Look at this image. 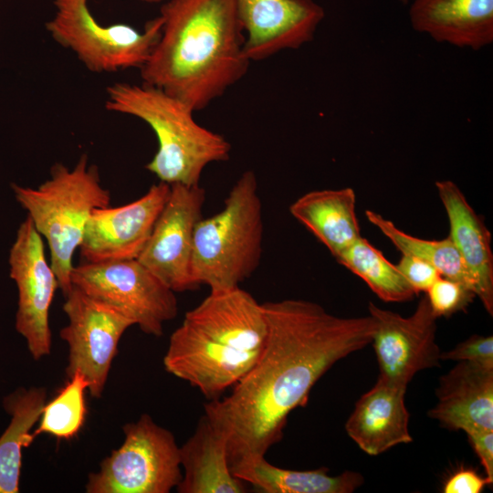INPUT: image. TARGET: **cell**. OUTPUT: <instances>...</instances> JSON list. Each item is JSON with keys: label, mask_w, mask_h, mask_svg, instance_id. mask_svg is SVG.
Instances as JSON below:
<instances>
[{"label": "cell", "mask_w": 493, "mask_h": 493, "mask_svg": "<svg viewBox=\"0 0 493 493\" xmlns=\"http://www.w3.org/2000/svg\"><path fill=\"white\" fill-rule=\"evenodd\" d=\"M124 441L90 473L87 493H169L183 477L173 434L143 414L122 427Z\"/></svg>", "instance_id": "ba28073f"}, {"label": "cell", "mask_w": 493, "mask_h": 493, "mask_svg": "<svg viewBox=\"0 0 493 493\" xmlns=\"http://www.w3.org/2000/svg\"><path fill=\"white\" fill-rule=\"evenodd\" d=\"M67 384L41 412L35 435L48 434L58 439L69 440L82 428L86 418L85 392L89 383L85 376L75 372Z\"/></svg>", "instance_id": "484cf974"}, {"label": "cell", "mask_w": 493, "mask_h": 493, "mask_svg": "<svg viewBox=\"0 0 493 493\" xmlns=\"http://www.w3.org/2000/svg\"><path fill=\"white\" fill-rule=\"evenodd\" d=\"M489 484L486 477H481L471 468H462L454 473L445 483V493H480Z\"/></svg>", "instance_id": "f546056e"}, {"label": "cell", "mask_w": 493, "mask_h": 493, "mask_svg": "<svg viewBox=\"0 0 493 493\" xmlns=\"http://www.w3.org/2000/svg\"><path fill=\"white\" fill-rule=\"evenodd\" d=\"M435 188L449 222L448 236L474 278L477 297L493 315V253L491 234L467 202L460 188L450 180L435 182Z\"/></svg>", "instance_id": "d6986e66"}, {"label": "cell", "mask_w": 493, "mask_h": 493, "mask_svg": "<svg viewBox=\"0 0 493 493\" xmlns=\"http://www.w3.org/2000/svg\"><path fill=\"white\" fill-rule=\"evenodd\" d=\"M245 53L259 61L311 41L325 12L314 0H235Z\"/></svg>", "instance_id": "9a60e30c"}, {"label": "cell", "mask_w": 493, "mask_h": 493, "mask_svg": "<svg viewBox=\"0 0 493 493\" xmlns=\"http://www.w3.org/2000/svg\"><path fill=\"white\" fill-rule=\"evenodd\" d=\"M9 273L17 288L16 330L34 360L49 355V309L58 281L45 254L43 237L28 216L19 225L9 251Z\"/></svg>", "instance_id": "8fae6325"}, {"label": "cell", "mask_w": 493, "mask_h": 493, "mask_svg": "<svg viewBox=\"0 0 493 493\" xmlns=\"http://www.w3.org/2000/svg\"><path fill=\"white\" fill-rule=\"evenodd\" d=\"M226 431L207 414L199 419L194 434L180 446L183 477L179 493H243L246 482L230 469Z\"/></svg>", "instance_id": "ffe728a7"}, {"label": "cell", "mask_w": 493, "mask_h": 493, "mask_svg": "<svg viewBox=\"0 0 493 493\" xmlns=\"http://www.w3.org/2000/svg\"><path fill=\"white\" fill-rule=\"evenodd\" d=\"M368 310L376 323L371 343L378 362V379L406 389L417 372L439 366L441 351L435 342L437 317L426 296L409 317L372 302H369Z\"/></svg>", "instance_id": "7c38bea8"}, {"label": "cell", "mask_w": 493, "mask_h": 493, "mask_svg": "<svg viewBox=\"0 0 493 493\" xmlns=\"http://www.w3.org/2000/svg\"><path fill=\"white\" fill-rule=\"evenodd\" d=\"M262 305L267 335L257 361L229 395L205 404V413L227 433L229 466L265 456L315 383L337 362L370 344L376 329L370 315L339 317L309 300Z\"/></svg>", "instance_id": "6da1fadb"}, {"label": "cell", "mask_w": 493, "mask_h": 493, "mask_svg": "<svg viewBox=\"0 0 493 493\" xmlns=\"http://www.w3.org/2000/svg\"><path fill=\"white\" fill-rule=\"evenodd\" d=\"M301 223L336 257L361 236L352 188L324 189L304 194L289 206Z\"/></svg>", "instance_id": "44dd1931"}, {"label": "cell", "mask_w": 493, "mask_h": 493, "mask_svg": "<svg viewBox=\"0 0 493 493\" xmlns=\"http://www.w3.org/2000/svg\"><path fill=\"white\" fill-rule=\"evenodd\" d=\"M171 185L159 182L137 200L96 209L79 246L82 262L137 259L170 195Z\"/></svg>", "instance_id": "5bb4252c"}, {"label": "cell", "mask_w": 493, "mask_h": 493, "mask_svg": "<svg viewBox=\"0 0 493 493\" xmlns=\"http://www.w3.org/2000/svg\"><path fill=\"white\" fill-rule=\"evenodd\" d=\"M398 1L404 5H406L409 2V0H398Z\"/></svg>", "instance_id": "d6a6232c"}, {"label": "cell", "mask_w": 493, "mask_h": 493, "mask_svg": "<svg viewBox=\"0 0 493 493\" xmlns=\"http://www.w3.org/2000/svg\"><path fill=\"white\" fill-rule=\"evenodd\" d=\"M140 1L146 2V3H159L163 0H140Z\"/></svg>", "instance_id": "1f68e13d"}, {"label": "cell", "mask_w": 493, "mask_h": 493, "mask_svg": "<svg viewBox=\"0 0 493 493\" xmlns=\"http://www.w3.org/2000/svg\"><path fill=\"white\" fill-rule=\"evenodd\" d=\"M428 416L451 431H493V367L458 362L441 376Z\"/></svg>", "instance_id": "2e32d148"}, {"label": "cell", "mask_w": 493, "mask_h": 493, "mask_svg": "<svg viewBox=\"0 0 493 493\" xmlns=\"http://www.w3.org/2000/svg\"><path fill=\"white\" fill-rule=\"evenodd\" d=\"M468 441L484 467L489 484L493 482V431H477L467 434Z\"/></svg>", "instance_id": "4dcf8cb0"}, {"label": "cell", "mask_w": 493, "mask_h": 493, "mask_svg": "<svg viewBox=\"0 0 493 493\" xmlns=\"http://www.w3.org/2000/svg\"><path fill=\"white\" fill-rule=\"evenodd\" d=\"M54 5L55 15L46 24L48 34L91 72L140 69L161 36L160 15L139 31L126 24H100L90 13L88 0H55Z\"/></svg>", "instance_id": "52a82bcc"}, {"label": "cell", "mask_w": 493, "mask_h": 493, "mask_svg": "<svg viewBox=\"0 0 493 493\" xmlns=\"http://www.w3.org/2000/svg\"><path fill=\"white\" fill-rule=\"evenodd\" d=\"M267 335L263 305L250 293L240 287L210 291L171 334L164 369L217 399L253 367Z\"/></svg>", "instance_id": "3957f363"}, {"label": "cell", "mask_w": 493, "mask_h": 493, "mask_svg": "<svg viewBox=\"0 0 493 493\" xmlns=\"http://www.w3.org/2000/svg\"><path fill=\"white\" fill-rule=\"evenodd\" d=\"M152 234L137 258L174 292L196 289L192 279L194 233L203 217L205 191L173 184Z\"/></svg>", "instance_id": "4fadbf2b"}, {"label": "cell", "mask_w": 493, "mask_h": 493, "mask_svg": "<svg viewBox=\"0 0 493 493\" xmlns=\"http://www.w3.org/2000/svg\"><path fill=\"white\" fill-rule=\"evenodd\" d=\"M335 259L361 278L385 302L411 300L416 294L396 265L366 238L361 236Z\"/></svg>", "instance_id": "d4e9b609"}, {"label": "cell", "mask_w": 493, "mask_h": 493, "mask_svg": "<svg viewBox=\"0 0 493 493\" xmlns=\"http://www.w3.org/2000/svg\"><path fill=\"white\" fill-rule=\"evenodd\" d=\"M405 388L378 379L356 402L345 430L367 455L377 456L390 448L413 441Z\"/></svg>", "instance_id": "e0dca14e"}, {"label": "cell", "mask_w": 493, "mask_h": 493, "mask_svg": "<svg viewBox=\"0 0 493 493\" xmlns=\"http://www.w3.org/2000/svg\"><path fill=\"white\" fill-rule=\"evenodd\" d=\"M105 108L136 117L153 131L158 148L145 168L160 182L197 185L208 164L229 159L230 142L198 124L189 106L160 88L113 83L107 88Z\"/></svg>", "instance_id": "277c9868"}, {"label": "cell", "mask_w": 493, "mask_h": 493, "mask_svg": "<svg viewBox=\"0 0 493 493\" xmlns=\"http://www.w3.org/2000/svg\"><path fill=\"white\" fill-rule=\"evenodd\" d=\"M396 267L416 294L426 292L441 276L432 265L411 255L403 254Z\"/></svg>", "instance_id": "f1b7e54d"}, {"label": "cell", "mask_w": 493, "mask_h": 493, "mask_svg": "<svg viewBox=\"0 0 493 493\" xmlns=\"http://www.w3.org/2000/svg\"><path fill=\"white\" fill-rule=\"evenodd\" d=\"M18 204L36 230L47 242L50 265L64 296L72 288L73 256L86 224L98 208L110 205V194L99 168L82 154L73 168L55 163L50 176L36 188L12 184Z\"/></svg>", "instance_id": "5b68a950"}, {"label": "cell", "mask_w": 493, "mask_h": 493, "mask_svg": "<svg viewBox=\"0 0 493 493\" xmlns=\"http://www.w3.org/2000/svg\"><path fill=\"white\" fill-rule=\"evenodd\" d=\"M232 474L262 493H351L363 477L354 471L331 476L328 467L291 470L276 467L264 456L241 459L230 466Z\"/></svg>", "instance_id": "7402d4cb"}, {"label": "cell", "mask_w": 493, "mask_h": 493, "mask_svg": "<svg viewBox=\"0 0 493 493\" xmlns=\"http://www.w3.org/2000/svg\"><path fill=\"white\" fill-rule=\"evenodd\" d=\"M71 283L154 337L178 312L175 292L138 259L82 262L74 266Z\"/></svg>", "instance_id": "9c48e42d"}, {"label": "cell", "mask_w": 493, "mask_h": 493, "mask_svg": "<svg viewBox=\"0 0 493 493\" xmlns=\"http://www.w3.org/2000/svg\"><path fill=\"white\" fill-rule=\"evenodd\" d=\"M441 360L470 362L493 367V337L472 335L450 351L441 352Z\"/></svg>", "instance_id": "83f0119b"}, {"label": "cell", "mask_w": 493, "mask_h": 493, "mask_svg": "<svg viewBox=\"0 0 493 493\" xmlns=\"http://www.w3.org/2000/svg\"><path fill=\"white\" fill-rule=\"evenodd\" d=\"M264 222L257 180L244 172L223 208L197 223L193 242L192 279L210 291L239 287L258 267L263 253Z\"/></svg>", "instance_id": "8992f818"}, {"label": "cell", "mask_w": 493, "mask_h": 493, "mask_svg": "<svg viewBox=\"0 0 493 493\" xmlns=\"http://www.w3.org/2000/svg\"><path fill=\"white\" fill-rule=\"evenodd\" d=\"M63 310L68 324L59 331L68 347V378L81 372L89 393L99 398L105 388L111 363L123 333L133 322L114 308L75 286L65 296Z\"/></svg>", "instance_id": "30bf717a"}, {"label": "cell", "mask_w": 493, "mask_h": 493, "mask_svg": "<svg viewBox=\"0 0 493 493\" xmlns=\"http://www.w3.org/2000/svg\"><path fill=\"white\" fill-rule=\"evenodd\" d=\"M46 401L44 387H19L3 400L10 423L0 436V493L19 492L22 450L36 437L31 430L38 422Z\"/></svg>", "instance_id": "603a6c76"}, {"label": "cell", "mask_w": 493, "mask_h": 493, "mask_svg": "<svg viewBox=\"0 0 493 493\" xmlns=\"http://www.w3.org/2000/svg\"><path fill=\"white\" fill-rule=\"evenodd\" d=\"M426 298L434 314L449 317L465 309L475 294L462 284L440 276L427 289Z\"/></svg>", "instance_id": "4316f807"}, {"label": "cell", "mask_w": 493, "mask_h": 493, "mask_svg": "<svg viewBox=\"0 0 493 493\" xmlns=\"http://www.w3.org/2000/svg\"><path fill=\"white\" fill-rule=\"evenodd\" d=\"M160 16V38L140 68L142 82L197 111L246 74L251 61L235 0H168Z\"/></svg>", "instance_id": "7a4b0ae2"}, {"label": "cell", "mask_w": 493, "mask_h": 493, "mask_svg": "<svg viewBox=\"0 0 493 493\" xmlns=\"http://www.w3.org/2000/svg\"><path fill=\"white\" fill-rule=\"evenodd\" d=\"M365 215L402 254L423 259L432 265L442 277L462 284L476 296V282L449 236L439 240L423 239L405 233L391 220L372 210H366Z\"/></svg>", "instance_id": "cb8c5ba5"}, {"label": "cell", "mask_w": 493, "mask_h": 493, "mask_svg": "<svg viewBox=\"0 0 493 493\" xmlns=\"http://www.w3.org/2000/svg\"><path fill=\"white\" fill-rule=\"evenodd\" d=\"M409 18L436 42L474 50L493 42V0H414Z\"/></svg>", "instance_id": "ac0fdd59"}]
</instances>
